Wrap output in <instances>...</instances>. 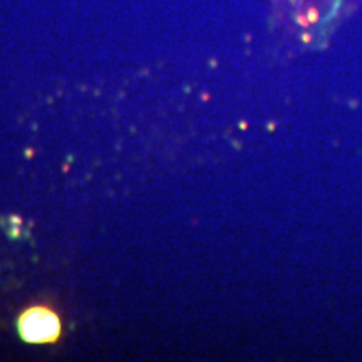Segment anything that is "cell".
I'll list each match as a JSON object with an SVG mask.
<instances>
[{"label":"cell","instance_id":"cell-1","mask_svg":"<svg viewBox=\"0 0 362 362\" xmlns=\"http://www.w3.org/2000/svg\"><path fill=\"white\" fill-rule=\"evenodd\" d=\"M19 330L25 342H54L61 334V322L52 310L45 307H33L22 314Z\"/></svg>","mask_w":362,"mask_h":362}]
</instances>
